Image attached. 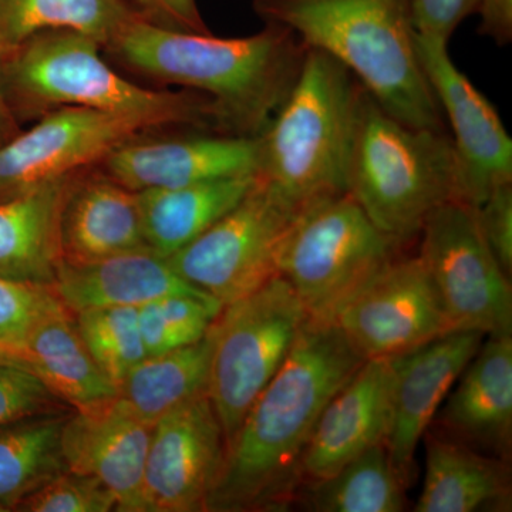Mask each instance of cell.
<instances>
[{"label": "cell", "instance_id": "6da1fadb", "mask_svg": "<svg viewBox=\"0 0 512 512\" xmlns=\"http://www.w3.org/2000/svg\"><path fill=\"white\" fill-rule=\"evenodd\" d=\"M365 362L329 320L309 318L225 454L207 511L281 510L302 481L320 414Z\"/></svg>", "mask_w": 512, "mask_h": 512}, {"label": "cell", "instance_id": "7a4b0ae2", "mask_svg": "<svg viewBox=\"0 0 512 512\" xmlns=\"http://www.w3.org/2000/svg\"><path fill=\"white\" fill-rule=\"evenodd\" d=\"M128 69L212 101L220 133L258 137L291 93L306 47L265 25L245 37L181 32L136 15L106 47Z\"/></svg>", "mask_w": 512, "mask_h": 512}, {"label": "cell", "instance_id": "3957f363", "mask_svg": "<svg viewBox=\"0 0 512 512\" xmlns=\"http://www.w3.org/2000/svg\"><path fill=\"white\" fill-rule=\"evenodd\" d=\"M265 25L291 30L306 49L348 67L394 119L444 131V116L421 69L410 0H252Z\"/></svg>", "mask_w": 512, "mask_h": 512}, {"label": "cell", "instance_id": "277c9868", "mask_svg": "<svg viewBox=\"0 0 512 512\" xmlns=\"http://www.w3.org/2000/svg\"><path fill=\"white\" fill-rule=\"evenodd\" d=\"M360 87L348 67L306 49L291 93L256 137V178L299 214L348 192Z\"/></svg>", "mask_w": 512, "mask_h": 512}, {"label": "cell", "instance_id": "5b68a950", "mask_svg": "<svg viewBox=\"0 0 512 512\" xmlns=\"http://www.w3.org/2000/svg\"><path fill=\"white\" fill-rule=\"evenodd\" d=\"M348 192L394 244L421 232L439 205L460 200V164L446 131L407 126L365 87L357 101Z\"/></svg>", "mask_w": 512, "mask_h": 512}, {"label": "cell", "instance_id": "8992f818", "mask_svg": "<svg viewBox=\"0 0 512 512\" xmlns=\"http://www.w3.org/2000/svg\"><path fill=\"white\" fill-rule=\"evenodd\" d=\"M104 47L74 30L30 37L2 57V83L16 119L62 107L157 114L174 126L217 127L214 104L195 92H170L124 79L101 56Z\"/></svg>", "mask_w": 512, "mask_h": 512}, {"label": "cell", "instance_id": "52a82bcc", "mask_svg": "<svg viewBox=\"0 0 512 512\" xmlns=\"http://www.w3.org/2000/svg\"><path fill=\"white\" fill-rule=\"evenodd\" d=\"M308 319L292 286L276 275L225 305L212 323L207 393L220 420L225 451L252 404L284 365Z\"/></svg>", "mask_w": 512, "mask_h": 512}, {"label": "cell", "instance_id": "ba28073f", "mask_svg": "<svg viewBox=\"0 0 512 512\" xmlns=\"http://www.w3.org/2000/svg\"><path fill=\"white\" fill-rule=\"evenodd\" d=\"M397 248L346 192L302 214L282 251L279 275L292 286L309 318L330 320L396 258Z\"/></svg>", "mask_w": 512, "mask_h": 512}, {"label": "cell", "instance_id": "9c48e42d", "mask_svg": "<svg viewBox=\"0 0 512 512\" xmlns=\"http://www.w3.org/2000/svg\"><path fill=\"white\" fill-rule=\"evenodd\" d=\"M301 217L256 178L237 207L168 256V264L195 288L229 305L279 275L282 251Z\"/></svg>", "mask_w": 512, "mask_h": 512}, {"label": "cell", "instance_id": "30bf717a", "mask_svg": "<svg viewBox=\"0 0 512 512\" xmlns=\"http://www.w3.org/2000/svg\"><path fill=\"white\" fill-rule=\"evenodd\" d=\"M420 235L421 262L451 326L485 336L511 335L510 276L485 242L474 207L444 202L427 217Z\"/></svg>", "mask_w": 512, "mask_h": 512}, {"label": "cell", "instance_id": "8fae6325", "mask_svg": "<svg viewBox=\"0 0 512 512\" xmlns=\"http://www.w3.org/2000/svg\"><path fill=\"white\" fill-rule=\"evenodd\" d=\"M174 126L157 114L62 107L39 117L0 146V198L100 164L114 150L156 128Z\"/></svg>", "mask_w": 512, "mask_h": 512}, {"label": "cell", "instance_id": "7c38bea8", "mask_svg": "<svg viewBox=\"0 0 512 512\" xmlns=\"http://www.w3.org/2000/svg\"><path fill=\"white\" fill-rule=\"evenodd\" d=\"M329 322L365 360L400 356L456 330L419 255L394 258Z\"/></svg>", "mask_w": 512, "mask_h": 512}, {"label": "cell", "instance_id": "4fadbf2b", "mask_svg": "<svg viewBox=\"0 0 512 512\" xmlns=\"http://www.w3.org/2000/svg\"><path fill=\"white\" fill-rule=\"evenodd\" d=\"M417 57L443 116L450 120L460 164V201L477 208L498 185L512 183V140L490 100L448 53V43L416 35Z\"/></svg>", "mask_w": 512, "mask_h": 512}, {"label": "cell", "instance_id": "5bb4252c", "mask_svg": "<svg viewBox=\"0 0 512 512\" xmlns=\"http://www.w3.org/2000/svg\"><path fill=\"white\" fill-rule=\"evenodd\" d=\"M225 453L224 433L208 393L158 420L144 467V512L207 511Z\"/></svg>", "mask_w": 512, "mask_h": 512}, {"label": "cell", "instance_id": "9a60e30c", "mask_svg": "<svg viewBox=\"0 0 512 512\" xmlns=\"http://www.w3.org/2000/svg\"><path fill=\"white\" fill-rule=\"evenodd\" d=\"M484 339L477 330H453L392 357V416L384 446L404 487L412 483L420 441Z\"/></svg>", "mask_w": 512, "mask_h": 512}, {"label": "cell", "instance_id": "2e32d148", "mask_svg": "<svg viewBox=\"0 0 512 512\" xmlns=\"http://www.w3.org/2000/svg\"><path fill=\"white\" fill-rule=\"evenodd\" d=\"M100 164L104 173L128 190H168L256 175L258 140L224 133L161 140L138 137Z\"/></svg>", "mask_w": 512, "mask_h": 512}, {"label": "cell", "instance_id": "e0dca14e", "mask_svg": "<svg viewBox=\"0 0 512 512\" xmlns=\"http://www.w3.org/2000/svg\"><path fill=\"white\" fill-rule=\"evenodd\" d=\"M153 426L119 397L69 414L62 431L67 470L99 480L117 511L144 512L143 480Z\"/></svg>", "mask_w": 512, "mask_h": 512}, {"label": "cell", "instance_id": "ac0fdd59", "mask_svg": "<svg viewBox=\"0 0 512 512\" xmlns=\"http://www.w3.org/2000/svg\"><path fill=\"white\" fill-rule=\"evenodd\" d=\"M393 359H369L326 404L302 458L301 476L319 483L369 448L386 444Z\"/></svg>", "mask_w": 512, "mask_h": 512}, {"label": "cell", "instance_id": "d6986e66", "mask_svg": "<svg viewBox=\"0 0 512 512\" xmlns=\"http://www.w3.org/2000/svg\"><path fill=\"white\" fill-rule=\"evenodd\" d=\"M148 248L137 192L100 171L73 175L60 217L62 262L89 264Z\"/></svg>", "mask_w": 512, "mask_h": 512}, {"label": "cell", "instance_id": "ffe728a7", "mask_svg": "<svg viewBox=\"0 0 512 512\" xmlns=\"http://www.w3.org/2000/svg\"><path fill=\"white\" fill-rule=\"evenodd\" d=\"M448 394L441 423L458 441L505 457L512 433V336H485Z\"/></svg>", "mask_w": 512, "mask_h": 512}, {"label": "cell", "instance_id": "44dd1931", "mask_svg": "<svg viewBox=\"0 0 512 512\" xmlns=\"http://www.w3.org/2000/svg\"><path fill=\"white\" fill-rule=\"evenodd\" d=\"M50 288L72 315L110 306L140 308L171 295L212 298L181 278L167 258L151 249L127 252L89 264L62 262L55 284Z\"/></svg>", "mask_w": 512, "mask_h": 512}, {"label": "cell", "instance_id": "7402d4cb", "mask_svg": "<svg viewBox=\"0 0 512 512\" xmlns=\"http://www.w3.org/2000/svg\"><path fill=\"white\" fill-rule=\"evenodd\" d=\"M73 175L0 198V276L55 284L62 264L60 217Z\"/></svg>", "mask_w": 512, "mask_h": 512}, {"label": "cell", "instance_id": "603a6c76", "mask_svg": "<svg viewBox=\"0 0 512 512\" xmlns=\"http://www.w3.org/2000/svg\"><path fill=\"white\" fill-rule=\"evenodd\" d=\"M256 175L137 192L148 248L168 258L244 200Z\"/></svg>", "mask_w": 512, "mask_h": 512}, {"label": "cell", "instance_id": "cb8c5ba5", "mask_svg": "<svg viewBox=\"0 0 512 512\" xmlns=\"http://www.w3.org/2000/svg\"><path fill=\"white\" fill-rule=\"evenodd\" d=\"M427 439L426 473L414 511L476 512L507 505L510 480L501 461L458 440Z\"/></svg>", "mask_w": 512, "mask_h": 512}, {"label": "cell", "instance_id": "d4e9b609", "mask_svg": "<svg viewBox=\"0 0 512 512\" xmlns=\"http://www.w3.org/2000/svg\"><path fill=\"white\" fill-rule=\"evenodd\" d=\"M26 367L73 410L87 409L117 396L84 345L72 313L40 323L22 345Z\"/></svg>", "mask_w": 512, "mask_h": 512}, {"label": "cell", "instance_id": "484cf974", "mask_svg": "<svg viewBox=\"0 0 512 512\" xmlns=\"http://www.w3.org/2000/svg\"><path fill=\"white\" fill-rule=\"evenodd\" d=\"M212 326L198 342L163 355L147 356L117 387V397L138 419L158 420L208 392Z\"/></svg>", "mask_w": 512, "mask_h": 512}, {"label": "cell", "instance_id": "4316f807", "mask_svg": "<svg viewBox=\"0 0 512 512\" xmlns=\"http://www.w3.org/2000/svg\"><path fill=\"white\" fill-rule=\"evenodd\" d=\"M134 16L123 0H0V59L49 30H74L106 49Z\"/></svg>", "mask_w": 512, "mask_h": 512}, {"label": "cell", "instance_id": "83f0119b", "mask_svg": "<svg viewBox=\"0 0 512 512\" xmlns=\"http://www.w3.org/2000/svg\"><path fill=\"white\" fill-rule=\"evenodd\" d=\"M69 414L49 413L0 426V511L67 471L62 431Z\"/></svg>", "mask_w": 512, "mask_h": 512}, {"label": "cell", "instance_id": "f1b7e54d", "mask_svg": "<svg viewBox=\"0 0 512 512\" xmlns=\"http://www.w3.org/2000/svg\"><path fill=\"white\" fill-rule=\"evenodd\" d=\"M404 490L386 446L379 444L332 477L313 483L311 507L319 512H400Z\"/></svg>", "mask_w": 512, "mask_h": 512}, {"label": "cell", "instance_id": "f546056e", "mask_svg": "<svg viewBox=\"0 0 512 512\" xmlns=\"http://www.w3.org/2000/svg\"><path fill=\"white\" fill-rule=\"evenodd\" d=\"M73 318L94 362L114 386L119 387L128 373L146 359L137 308L87 309Z\"/></svg>", "mask_w": 512, "mask_h": 512}, {"label": "cell", "instance_id": "4dcf8cb0", "mask_svg": "<svg viewBox=\"0 0 512 512\" xmlns=\"http://www.w3.org/2000/svg\"><path fill=\"white\" fill-rule=\"evenodd\" d=\"M220 302L207 296L171 295L137 308L147 356L163 355L198 342L220 315Z\"/></svg>", "mask_w": 512, "mask_h": 512}, {"label": "cell", "instance_id": "1f68e13d", "mask_svg": "<svg viewBox=\"0 0 512 512\" xmlns=\"http://www.w3.org/2000/svg\"><path fill=\"white\" fill-rule=\"evenodd\" d=\"M66 312L50 286L0 276V343L22 349L40 323Z\"/></svg>", "mask_w": 512, "mask_h": 512}, {"label": "cell", "instance_id": "d6a6232c", "mask_svg": "<svg viewBox=\"0 0 512 512\" xmlns=\"http://www.w3.org/2000/svg\"><path fill=\"white\" fill-rule=\"evenodd\" d=\"M23 512L117 511L116 498L96 478L64 471L22 501Z\"/></svg>", "mask_w": 512, "mask_h": 512}, {"label": "cell", "instance_id": "836d02e7", "mask_svg": "<svg viewBox=\"0 0 512 512\" xmlns=\"http://www.w3.org/2000/svg\"><path fill=\"white\" fill-rule=\"evenodd\" d=\"M62 403L28 367L0 365V426L63 412Z\"/></svg>", "mask_w": 512, "mask_h": 512}, {"label": "cell", "instance_id": "e575fe53", "mask_svg": "<svg viewBox=\"0 0 512 512\" xmlns=\"http://www.w3.org/2000/svg\"><path fill=\"white\" fill-rule=\"evenodd\" d=\"M476 210L478 227L505 274L512 271V183L498 185Z\"/></svg>", "mask_w": 512, "mask_h": 512}, {"label": "cell", "instance_id": "d590c367", "mask_svg": "<svg viewBox=\"0 0 512 512\" xmlns=\"http://www.w3.org/2000/svg\"><path fill=\"white\" fill-rule=\"evenodd\" d=\"M481 0H410L416 35L450 42L458 26L477 13Z\"/></svg>", "mask_w": 512, "mask_h": 512}, {"label": "cell", "instance_id": "8d00e7d4", "mask_svg": "<svg viewBox=\"0 0 512 512\" xmlns=\"http://www.w3.org/2000/svg\"><path fill=\"white\" fill-rule=\"evenodd\" d=\"M140 18L181 32L211 33L195 0H123Z\"/></svg>", "mask_w": 512, "mask_h": 512}, {"label": "cell", "instance_id": "74e56055", "mask_svg": "<svg viewBox=\"0 0 512 512\" xmlns=\"http://www.w3.org/2000/svg\"><path fill=\"white\" fill-rule=\"evenodd\" d=\"M478 33L498 46L510 45L512 40V0H481Z\"/></svg>", "mask_w": 512, "mask_h": 512}, {"label": "cell", "instance_id": "f35d334b", "mask_svg": "<svg viewBox=\"0 0 512 512\" xmlns=\"http://www.w3.org/2000/svg\"><path fill=\"white\" fill-rule=\"evenodd\" d=\"M20 133L18 119L10 110L2 83V59H0V146L8 143Z\"/></svg>", "mask_w": 512, "mask_h": 512}, {"label": "cell", "instance_id": "ab89813d", "mask_svg": "<svg viewBox=\"0 0 512 512\" xmlns=\"http://www.w3.org/2000/svg\"><path fill=\"white\" fill-rule=\"evenodd\" d=\"M6 363L26 367L25 353L16 346L0 343V365H6Z\"/></svg>", "mask_w": 512, "mask_h": 512}]
</instances>
